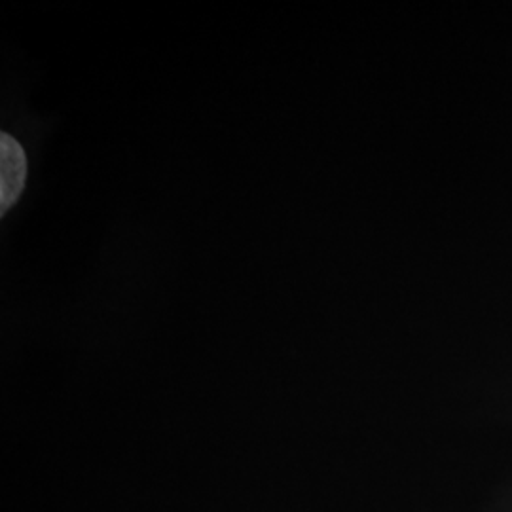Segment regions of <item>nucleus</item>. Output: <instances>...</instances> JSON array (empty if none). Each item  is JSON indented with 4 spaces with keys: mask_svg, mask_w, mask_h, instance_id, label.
<instances>
[{
    "mask_svg": "<svg viewBox=\"0 0 512 512\" xmlns=\"http://www.w3.org/2000/svg\"><path fill=\"white\" fill-rule=\"evenodd\" d=\"M27 179V160L18 141L2 133L0 135V213L4 215L18 202Z\"/></svg>",
    "mask_w": 512,
    "mask_h": 512,
    "instance_id": "obj_1",
    "label": "nucleus"
}]
</instances>
